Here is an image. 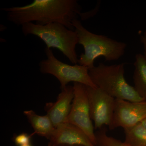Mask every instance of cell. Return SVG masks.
I'll list each match as a JSON object with an SVG mask.
<instances>
[{
    "label": "cell",
    "mask_w": 146,
    "mask_h": 146,
    "mask_svg": "<svg viewBox=\"0 0 146 146\" xmlns=\"http://www.w3.org/2000/svg\"><path fill=\"white\" fill-rule=\"evenodd\" d=\"M124 143L127 146H146V129L141 123L124 129Z\"/></svg>",
    "instance_id": "4fadbf2b"
},
{
    "label": "cell",
    "mask_w": 146,
    "mask_h": 146,
    "mask_svg": "<svg viewBox=\"0 0 146 146\" xmlns=\"http://www.w3.org/2000/svg\"><path fill=\"white\" fill-rule=\"evenodd\" d=\"M86 89L94 128L100 129L106 126L109 127L114 115L115 99L98 87L86 86Z\"/></svg>",
    "instance_id": "52a82bcc"
},
{
    "label": "cell",
    "mask_w": 146,
    "mask_h": 146,
    "mask_svg": "<svg viewBox=\"0 0 146 146\" xmlns=\"http://www.w3.org/2000/svg\"><path fill=\"white\" fill-rule=\"evenodd\" d=\"M54 146H83L78 145H58Z\"/></svg>",
    "instance_id": "ac0fdd59"
},
{
    "label": "cell",
    "mask_w": 146,
    "mask_h": 146,
    "mask_svg": "<svg viewBox=\"0 0 146 146\" xmlns=\"http://www.w3.org/2000/svg\"><path fill=\"white\" fill-rule=\"evenodd\" d=\"M141 42L143 46L144 55L146 57V29L141 36Z\"/></svg>",
    "instance_id": "2e32d148"
},
{
    "label": "cell",
    "mask_w": 146,
    "mask_h": 146,
    "mask_svg": "<svg viewBox=\"0 0 146 146\" xmlns=\"http://www.w3.org/2000/svg\"><path fill=\"white\" fill-rule=\"evenodd\" d=\"M74 95V86L68 85L61 90L56 101L47 103L44 107L55 127L65 123L70 111Z\"/></svg>",
    "instance_id": "9c48e42d"
},
{
    "label": "cell",
    "mask_w": 146,
    "mask_h": 146,
    "mask_svg": "<svg viewBox=\"0 0 146 146\" xmlns=\"http://www.w3.org/2000/svg\"><path fill=\"white\" fill-rule=\"evenodd\" d=\"M54 145H53L51 143H50L49 142V143L48 144V146H54Z\"/></svg>",
    "instance_id": "d6986e66"
},
{
    "label": "cell",
    "mask_w": 146,
    "mask_h": 146,
    "mask_svg": "<svg viewBox=\"0 0 146 146\" xmlns=\"http://www.w3.org/2000/svg\"><path fill=\"white\" fill-rule=\"evenodd\" d=\"M32 135L28 133H23L16 135L13 137V141L17 146H22L31 144Z\"/></svg>",
    "instance_id": "9a60e30c"
},
{
    "label": "cell",
    "mask_w": 146,
    "mask_h": 146,
    "mask_svg": "<svg viewBox=\"0 0 146 146\" xmlns=\"http://www.w3.org/2000/svg\"><path fill=\"white\" fill-rule=\"evenodd\" d=\"M25 35H33L42 39L47 48H56L65 55L71 63H78L76 47L78 44L76 33L67 28L62 24L51 23L45 25H39L32 23H26L22 26Z\"/></svg>",
    "instance_id": "277c9868"
},
{
    "label": "cell",
    "mask_w": 146,
    "mask_h": 146,
    "mask_svg": "<svg viewBox=\"0 0 146 146\" xmlns=\"http://www.w3.org/2000/svg\"><path fill=\"white\" fill-rule=\"evenodd\" d=\"M78 39V44L83 46L84 53L78 59L80 65L91 70L95 67L94 61L97 58L104 57L106 61L117 60L124 54L127 44L118 42L101 35L92 33L84 27L78 19L72 22Z\"/></svg>",
    "instance_id": "7a4b0ae2"
},
{
    "label": "cell",
    "mask_w": 146,
    "mask_h": 146,
    "mask_svg": "<svg viewBox=\"0 0 146 146\" xmlns=\"http://www.w3.org/2000/svg\"><path fill=\"white\" fill-rule=\"evenodd\" d=\"M49 141L54 145L96 146L83 131L74 125L67 123H63L55 128Z\"/></svg>",
    "instance_id": "30bf717a"
},
{
    "label": "cell",
    "mask_w": 146,
    "mask_h": 146,
    "mask_svg": "<svg viewBox=\"0 0 146 146\" xmlns=\"http://www.w3.org/2000/svg\"><path fill=\"white\" fill-rule=\"evenodd\" d=\"M45 52L47 58L39 63L40 71L42 74H50L55 77L60 84L61 90L65 89L71 82L97 88L89 76V69L87 67L63 63L55 57L51 49L47 47Z\"/></svg>",
    "instance_id": "5b68a950"
},
{
    "label": "cell",
    "mask_w": 146,
    "mask_h": 146,
    "mask_svg": "<svg viewBox=\"0 0 146 146\" xmlns=\"http://www.w3.org/2000/svg\"><path fill=\"white\" fill-rule=\"evenodd\" d=\"M82 8L76 0H35L22 7L4 8L9 21L18 26L35 21L36 25L51 23L62 24L70 30L74 29L72 22L79 16L82 20L91 17L90 11L81 13Z\"/></svg>",
    "instance_id": "6da1fadb"
},
{
    "label": "cell",
    "mask_w": 146,
    "mask_h": 146,
    "mask_svg": "<svg viewBox=\"0 0 146 146\" xmlns=\"http://www.w3.org/2000/svg\"><path fill=\"white\" fill-rule=\"evenodd\" d=\"M73 86L74 91V98L70 111L65 123L72 124L79 128L96 146L95 128L90 116L86 86L82 84L74 82Z\"/></svg>",
    "instance_id": "8992f818"
},
{
    "label": "cell",
    "mask_w": 146,
    "mask_h": 146,
    "mask_svg": "<svg viewBox=\"0 0 146 146\" xmlns=\"http://www.w3.org/2000/svg\"><path fill=\"white\" fill-rule=\"evenodd\" d=\"M95 133L96 146H127L124 142L108 136L106 126L98 129Z\"/></svg>",
    "instance_id": "5bb4252c"
},
{
    "label": "cell",
    "mask_w": 146,
    "mask_h": 146,
    "mask_svg": "<svg viewBox=\"0 0 146 146\" xmlns=\"http://www.w3.org/2000/svg\"><path fill=\"white\" fill-rule=\"evenodd\" d=\"M125 63L111 65L100 63L89 70L91 80L98 88L116 99L131 102L144 101L125 78Z\"/></svg>",
    "instance_id": "3957f363"
},
{
    "label": "cell",
    "mask_w": 146,
    "mask_h": 146,
    "mask_svg": "<svg viewBox=\"0 0 146 146\" xmlns=\"http://www.w3.org/2000/svg\"><path fill=\"white\" fill-rule=\"evenodd\" d=\"M24 114L33 128V135L36 134L50 140L55 127L49 117L37 115L32 110H26Z\"/></svg>",
    "instance_id": "8fae6325"
},
{
    "label": "cell",
    "mask_w": 146,
    "mask_h": 146,
    "mask_svg": "<svg viewBox=\"0 0 146 146\" xmlns=\"http://www.w3.org/2000/svg\"><path fill=\"white\" fill-rule=\"evenodd\" d=\"M33 146L31 144H28V145H23V146Z\"/></svg>",
    "instance_id": "ffe728a7"
},
{
    "label": "cell",
    "mask_w": 146,
    "mask_h": 146,
    "mask_svg": "<svg viewBox=\"0 0 146 146\" xmlns=\"http://www.w3.org/2000/svg\"><path fill=\"white\" fill-rule=\"evenodd\" d=\"M141 123L143 126L146 129V119L141 122Z\"/></svg>",
    "instance_id": "e0dca14e"
},
{
    "label": "cell",
    "mask_w": 146,
    "mask_h": 146,
    "mask_svg": "<svg viewBox=\"0 0 146 146\" xmlns=\"http://www.w3.org/2000/svg\"><path fill=\"white\" fill-rule=\"evenodd\" d=\"M133 80L135 91L138 95L146 100V57L138 54L135 56Z\"/></svg>",
    "instance_id": "7c38bea8"
},
{
    "label": "cell",
    "mask_w": 146,
    "mask_h": 146,
    "mask_svg": "<svg viewBox=\"0 0 146 146\" xmlns=\"http://www.w3.org/2000/svg\"><path fill=\"white\" fill-rule=\"evenodd\" d=\"M146 119V100L131 102L115 99L114 115L109 128L113 130L119 127L123 129L132 127Z\"/></svg>",
    "instance_id": "ba28073f"
}]
</instances>
